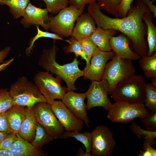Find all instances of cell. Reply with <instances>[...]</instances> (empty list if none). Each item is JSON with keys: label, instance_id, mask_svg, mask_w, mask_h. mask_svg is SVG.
Segmentation results:
<instances>
[{"label": "cell", "instance_id": "bcb514c9", "mask_svg": "<svg viewBox=\"0 0 156 156\" xmlns=\"http://www.w3.org/2000/svg\"><path fill=\"white\" fill-rule=\"evenodd\" d=\"M10 133L0 131V142L5 138Z\"/></svg>", "mask_w": 156, "mask_h": 156}, {"label": "cell", "instance_id": "7dc6e473", "mask_svg": "<svg viewBox=\"0 0 156 156\" xmlns=\"http://www.w3.org/2000/svg\"><path fill=\"white\" fill-rule=\"evenodd\" d=\"M151 80V83L154 86L156 87V77L150 79Z\"/></svg>", "mask_w": 156, "mask_h": 156}, {"label": "cell", "instance_id": "44dd1931", "mask_svg": "<svg viewBox=\"0 0 156 156\" xmlns=\"http://www.w3.org/2000/svg\"><path fill=\"white\" fill-rule=\"evenodd\" d=\"M117 33V31L114 29H105L97 27L90 38L99 50L110 51H112L109 45L110 40Z\"/></svg>", "mask_w": 156, "mask_h": 156}, {"label": "cell", "instance_id": "f1b7e54d", "mask_svg": "<svg viewBox=\"0 0 156 156\" xmlns=\"http://www.w3.org/2000/svg\"><path fill=\"white\" fill-rule=\"evenodd\" d=\"M144 105L151 110L156 109V87L151 83L145 85V99Z\"/></svg>", "mask_w": 156, "mask_h": 156}, {"label": "cell", "instance_id": "4dcf8cb0", "mask_svg": "<svg viewBox=\"0 0 156 156\" xmlns=\"http://www.w3.org/2000/svg\"><path fill=\"white\" fill-rule=\"evenodd\" d=\"M37 33L36 35L33 38L31 41L29 47L25 50L26 55H29L31 53L33 48L35 42L40 38L44 37L53 39L54 40H60L69 43V40H64L58 35L54 33H50L47 31H43L40 30L38 26H36Z\"/></svg>", "mask_w": 156, "mask_h": 156}, {"label": "cell", "instance_id": "ba28073f", "mask_svg": "<svg viewBox=\"0 0 156 156\" xmlns=\"http://www.w3.org/2000/svg\"><path fill=\"white\" fill-rule=\"evenodd\" d=\"M60 77H54L47 71H40L35 75L34 83L44 96L47 102L51 105L55 99H62L68 91L67 87L62 86Z\"/></svg>", "mask_w": 156, "mask_h": 156}, {"label": "cell", "instance_id": "8d00e7d4", "mask_svg": "<svg viewBox=\"0 0 156 156\" xmlns=\"http://www.w3.org/2000/svg\"><path fill=\"white\" fill-rule=\"evenodd\" d=\"M16 133L12 132L0 142V149L9 148L17 138Z\"/></svg>", "mask_w": 156, "mask_h": 156}, {"label": "cell", "instance_id": "f35d334b", "mask_svg": "<svg viewBox=\"0 0 156 156\" xmlns=\"http://www.w3.org/2000/svg\"><path fill=\"white\" fill-rule=\"evenodd\" d=\"M0 131L11 133L4 113H0Z\"/></svg>", "mask_w": 156, "mask_h": 156}, {"label": "cell", "instance_id": "1f68e13d", "mask_svg": "<svg viewBox=\"0 0 156 156\" xmlns=\"http://www.w3.org/2000/svg\"><path fill=\"white\" fill-rule=\"evenodd\" d=\"M121 0H97V3L101 9L118 18L117 8Z\"/></svg>", "mask_w": 156, "mask_h": 156}, {"label": "cell", "instance_id": "9c48e42d", "mask_svg": "<svg viewBox=\"0 0 156 156\" xmlns=\"http://www.w3.org/2000/svg\"><path fill=\"white\" fill-rule=\"evenodd\" d=\"M37 122L53 139L61 138L64 129L53 112L50 104L40 102L33 106Z\"/></svg>", "mask_w": 156, "mask_h": 156}, {"label": "cell", "instance_id": "d6a6232c", "mask_svg": "<svg viewBox=\"0 0 156 156\" xmlns=\"http://www.w3.org/2000/svg\"><path fill=\"white\" fill-rule=\"evenodd\" d=\"M14 105L7 88H0V113H4Z\"/></svg>", "mask_w": 156, "mask_h": 156}, {"label": "cell", "instance_id": "6da1fadb", "mask_svg": "<svg viewBox=\"0 0 156 156\" xmlns=\"http://www.w3.org/2000/svg\"><path fill=\"white\" fill-rule=\"evenodd\" d=\"M87 9L97 27L121 32L129 39L133 51L140 57L147 55L148 48L145 38L147 27L142 17L144 13L151 12L141 0H136L135 5H131L127 16L122 18H112L105 15L96 2L88 4Z\"/></svg>", "mask_w": 156, "mask_h": 156}, {"label": "cell", "instance_id": "8fae6325", "mask_svg": "<svg viewBox=\"0 0 156 156\" xmlns=\"http://www.w3.org/2000/svg\"><path fill=\"white\" fill-rule=\"evenodd\" d=\"M85 93L87 99V110L97 107H102L107 111L110 108L112 104L108 97L106 86L104 81H92Z\"/></svg>", "mask_w": 156, "mask_h": 156}, {"label": "cell", "instance_id": "4316f807", "mask_svg": "<svg viewBox=\"0 0 156 156\" xmlns=\"http://www.w3.org/2000/svg\"><path fill=\"white\" fill-rule=\"evenodd\" d=\"M132 132L141 139H144L151 143L152 145H155L156 141L155 140L156 137V131H151L144 130L135 122H132L130 126Z\"/></svg>", "mask_w": 156, "mask_h": 156}, {"label": "cell", "instance_id": "8992f818", "mask_svg": "<svg viewBox=\"0 0 156 156\" xmlns=\"http://www.w3.org/2000/svg\"><path fill=\"white\" fill-rule=\"evenodd\" d=\"M107 116L113 122L127 123L136 118H143L148 113L144 103L123 101L115 102Z\"/></svg>", "mask_w": 156, "mask_h": 156}, {"label": "cell", "instance_id": "c3c4849f", "mask_svg": "<svg viewBox=\"0 0 156 156\" xmlns=\"http://www.w3.org/2000/svg\"><path fill=\"white\" fill-rule=\"evenodd\" d=\"M151 0L153 2V1H155L156 0Z\"/></svg>", "mask_w": 156, "mask_h": 156}, {"label": "cell", "instance_id": "ffe728a7", "mask_svg": "<svg viewBox=\"0 0 156 156\" xmlns=\"http://www.w3.org/2000/svg\"><path fill=\"white\" fill-rule=\"evenodd\" d=\"M26 107L13 105L4 113L11 133H18L25 117Z\"/></svg>", "mask_w": 156, "mask_h": 156}, {"label": "cell", "instance_id": "30bf717a", "mask_svg": "<svg viewBox=\"0 0 156 156\" xmlns=\"http://www.w3.org/2000/svg\"><path fill=\"white\" fill-rule=\"evenodd\" d=\"M91 133V156L111 155L116 143L109 129L105 126H99Z\"/></svg>", "mask_w": 156, "mask_h": 156}, {"label": "cell", "instance_id": "d590c367", "mask_svg": "<svg viewBox=\"0 0 156 156\" xmlns=\"http://www.w3.org/2000/svg\"><path fill=\"white\" fill-rule=\"evenodd\" d=\"M133 0H121L117 8L118 18L126 16L131 8V4Z\"/></svg>", "mask_w": 156, "mask_h": 156}, {"label": "cell", "instance_id": "4fadbf2b", "mask_svg": "<svg viewBox=\"0 0 156 156\" xmlns=\"http://www.w3.org/2000/svg\"><path fill=\"white\" fill-rule=\"evenodd\" d=\"M114 55L113 51H97L92 57L89 66L84 69L83 79L92 81L101 80L107 63Z\"/></svg>", "mask_w": 156, "mask_h": 156}, {"label": "cell", "instance_id": "b9f144b4", "mask_svg": "<svg viewBox=\"0 0 156 156\" xmlns=\"http://www.w3.org/2000/svg\"><path fill=\"white\" fill-rule=\"evenodd\" d=\"M10 50V47H7L0 51V64L4 62V60L7 56Z\"/></svg>", "mask_w": 156, "mask_h": 156}, {"label": "cell", "instance_id": "3957f363", "mask_svg": "<svg viewBox=\"0 0 156 156\" xmlns=\"http://www.w3.org/2000/svg\"><path fill=\"white\" fill-rule=\"evenodd\" d=\"M135 72L132 60L115 54L107 63L101 79L106 84L108 94L112 95L117 85L134 75Z\"/></svg>", "mask_w": 156, "mask_h": 156}, {"label": "cell", "instance_id": "60d3db41", "mask_svg": "<svg viewBox=\"0 0 156 156\" xmlns=\"http://www.w3.org/2000/svg\"><path fill=\"white\" fill-rule=\"evenodd\" d=\"M147 6L151 12L153 13V16L156 17V6L153 4L151 0H141Z\"/></svg>", "mask_w": 156, "mask_h": 156}, {"label": "cell", "instance_id": "484cf974", "mask_svg": "<svg viewBox=\"0 0 156 156\" xmlns=\"http://www.w3.org/2000/svg\"><path fill=\"white\" fill-rule=\"evenodd\" d=\"M53 139L44 129L37 122L35 136L34 140L31 142V144L37 148H40Z\"/></svg>", "mask_w": 156, "mask_h": 156}, {"label": "cell", "instance_id": "83f0119b", "mask_svg": "<svg viewBox=\"0 0 156 156\" xmlns=\"http://www.w3.org/2000/svg\"><path fill=\"white\" fill-rule=\"evenodd\" d=\"M69 40L70 41L69 44L63 48L64 53L66 54L73 53L75 57L80 56L82 59L85 60L87 64V60L79 41L73 37Z\"/></svg>", "mask_w": 156, "mask_h": 156}, {"label": "cell", "instance_id": "ac0fdd59", "mask_svg": "<svg viewBox=\"0 0 156 156\" xmlns=\"http://www.w3.org/2000/svg\"><path fill=\"white\" fill-rule=\"evenodd\" d=\"M17 138L10 148L12 156H43L47 154L40 148L34 146L16 133Z\"/></svg>", "mask_w": 156, "mask_h": 156}, {"label": "cell", "instance_id": "d4e9b609", "mask_svg": "<svg viewBox=\"0 0 156 156\" xmlns=\"http://www.w3.org/2000/svg\"><path fill=\"white\" fill-rule=\"evenodd\" d=\"M73 137L83 144L85 147L86 153L91 155L92 149V135L89 131L80 133L77 131L64 132L60 138H66Z\"/></svg>", "mask_w": 156, "mask_h": 156}, {"label": "cell", "instance_id": "e575fe53", "mask_svg": "<svg viewBox=\"0 0 156 156\" xmlns=\"http://www.w3.org/2000/svg\"><path fill=\"white\" fill-rule=\"evenodd\" d=\"M141 121L146 130L151 131H156V109L151 110Z\"/></svg>", "mask_w": 156, "mask_h": 156}, {"label": "cell", "instance_id": "74e56055", "mask_svg": "<svg viewBox=\"0 0 156 156\" xmlns=\"http://www.w3.org/2000/svg\"><path fill=\"white\" fill-rule=\"evenodd\" d=\"M97 0H69V5L77 9L85 8L87 4L96 2Z\"/></svg>", "mask_w": 156, "mask_h": 156}, {"label": "cell", "instance_id": "ee69618b", "mask_svg": "<svg viewBox=\"0 0 156 156\" xmlns=\"http://www.w3.org/2000/svg\"><path fill=\"white\" fill-rule=\"evenodd\" d=\"M0 156H12L10 148L0 149Z\"/></svg>", "mask_w": 156, "mask_h": 156}, {"label": "cell", "instance_id": "603a6c76", "mask_svg": "<svg viewBox=\"0 0 156 156\" xmlns=\"http://www.w3.org/2000/svg\"><path fill=\"white\" fill-rule=\"evenodd\" d=\"M138 60L139 66L146 78L156 77V52L150 56L140 57Z\"/></svg>", "mask_w": 156, "mask_h": 156}, {"label": "cell", "instance_id": "2e32d148", "mask_svg": "<svg viewBox=\"0 0 156 156\" xmlns=\"http://www.w3.org/2000/svg\"><path fill=\"white\" fill-rule=\"evenodd\" d=\"M110 47L115 54L121 58L131 60H138L140 56L133 51L130 47V42L123 34L113 36L109 40Z\"/></svg>", "mask_w": 156, "mask_h": 156}, {"label": "cell", "instance_id": "e0dca14e", "mask_svg": "<svg viewBox=\"0 0 156 156\" xmlns=\"http://www.w3.org/2000/svg\"><path fill=\"white\" fill-rule=\"evenodd\" d=\"M76 21L71 36L78 40L90 37L97 28L93 18L88 12L82 13Z\"/></svg>", "mask_w": 156, "mask_h": 156}, {"label": "cell", "instance_id": "5b68a950", "mask_svg": "<svg viewBox=\"0 0 156 156\" xmlns=\"http://www.w3.org/2000/svg\"><path fill=\"white\" fill-rule=\"evenodd\" d=\"M146 83L143 75L134 74L119 82L111 96L115 102L144 103Z\"/></svg>", "mask_w": 156, "mask_h": 156}, {"label": "cell", "instance_id": "836d02e7", "mask_svg": "<svg viewBox=\"0 0 156 156\" xmlns=\"http://www.w3.org/2000/svg\"><path fill=\"white\" fill-rule=\"evenodd\" d=\"M46 4L49 12L53 14L58 13L69 5V0H42Z\"/></svg>", "mask_w": 156, "mask_h": 156}, {"label": "cell", "instance_id": "ab89813d", "mask_svg": "<svg viewBox=\"0 0 156 156\" xmlns=\"http://www.w3.org/2000/svg\"><path fill=\"white\" fill-rule=\"evenodd\" d=\"M142 150H146L149 151L151 153V156H156V150L152 146V145L149 142L144 140L143 141V145Z\"/></svg>", "mask_w": 156, "mask_h": 156}, {"label": "cell", "instance_id": "5bb4252c", "mask_svg": "<svg viewBox=\"0 0 156 156\" xmlns=\"http://www.w3.org/2000/svg\"><path fill=\"white\" fill-rule=\"evenodd\" d=\"M86 98L85 93H77L72 90H68L62 99V101L89 127L90 122L87 112L86 105L84 102Z\"/></svg>", "mask_w": 156, "mask_h": 156}, {"label": "cell", "instance_id": "d6986e66", "mask_svg": "<svg viewBox=\"0 0 156 156\" xmlns=\"http://www.w3.org/2000/svg\"><path fill=\"white\" fill-rule=\"evenodd\" d=\"M37 124L33 106L26 107L25 117L18 133L24 140L31 143L35 136Z\"/></svg>", "mask_w": 156, "mask_h": 156}, {"label": "cell", "instance_id": "277c9868", "mask_svg": "<svg viewBox=\"0 0 156 156\" xmlns=\"http://www.w3.org/2000/svg\"><path fill=\"white\" fill-rule=\"evenodd\" d=\"M9 91L14 105L31 107L38 103L47 102L35 83L25 76L12 83Z\"/></svg>", "mask_w": 156, "mask_h": 156}, {"label": "cell", "instance_id": "7c38bea8", "mask_svg": "<svg viewBox=\"0 0 156 156\" xmlns=\"http://www.w3.org/2000/svg\"><path fill=\"white\" fill-rule=\"evenodd\" d=\"M52 110L66 131H81L84 122L61 101L54 100L51 105Z\"/></svg>", "mask_w": 156, "mask_h": 156}, {"label": "cell", "instance_id": "f6af8a7d", "mask_svg": "<svg viewBox=\"0 0 156 156\" xmlns=\"http://www.w3.org/2000/svg\"><path fill=\"white\" fill-rule=\"evenodd\" d=\"M77 156H91L90 154H89L86 153L83 149L80 148L78 149L77 153Z\"/></svg>", "mask_w": 156, "mask_h": 156}, {"label": "cell", "instance_id": "52a82bcc", "mask_svg": "<svg viewBox=\"0 0 156 156\" xmlns=\"http://www.w3.org/2000/svg\"><path fill=\"white\" fill-rule=\"evenodd\" d=\"M84 8L77 9L69 5L60 10L56 15L49 16L47 23L49 29L61 37L71 36L75 23Z\"/></svg>", "mask_w": 156, "mask_h": 156}, {"label": "cell", "instance_id": "7bdbcfd3", "mask_svg": "<svg viewBox=\"0 0 156 156\" xmlns=\"http://www.w3.org/2000/svg\"><path fill=\"white\" fill-rule=\"evenodd\" d=\"M14 58H12L0 64V72L8 67L14 61Z\"/></svg>", "mask_w": 156, "mask_h": 156}, {"label": "cell", "instance_id": "7a4b0ae2", "mask_svg": "<svg viewBox=\"0 0 156 156\" xmlns=\"http://www.w3.org/2000/svg\"><path fill=\"white\" fill-rule=\"evenodd\" d=\"M58 50L55 40H54L51 48L43 50L39 64L46 71L51 72L64 81L68 91H74L77 89L75 85V82L79 77L83 76L84 71L79 68V61L76 57L71 63L62 65L58 64L55 60Z\"/></svg>", "mask_w": 156, "mask_h": 156}, {"label": "cell", "instance_id": "9a60e30c", "mask_svg": "<svg viewBox=\"0 0 156 156\" xmlns=\"http://www.w3.org/2000/svg\"><path fill=\"white\" fill-rule=\"evenodd\" d=\"M49 11L47 8L42 9L36 7L29 2L21 23L25 27L31 25H40L45 30H49L47 23L44 21L48 20Z\"/></svg>", "mask_w": 156, "mask_h": 156}, {"label": "cell", "instance_id": "cb8c5ba5", "mask_svg": "<svg viewBox=\"0 0 156 156\" xmlns=\"http://www.w3.org/2000/svg\"><path fill=\"white\" fill-rule=\"evenodd\" d=\"M30 0H0V4L6 5L10 8V12L15 18L24 16Z\"/></svg>", "mask_w": 156, "mask_h": 156}, {"label": "cell", "instance_id": "7402d4cb", "mask_svg": "<svg viewBox=\"0 0 156 156\" xmlns=\"http://www.w3.org/2000/svg\"><path fill=\"white\" fill-rule=\"evenodd\" d=\"M142 19L147 27L148 48L147 56H150L156 51V28L153 22L152 14L151 12L144 13Z\"/></svg>", "mask_w": 156, "mask_h": 156}, {"label": "cell", "instance_id": "f546056e", "mask_svg": "<svg viewBox=\"0 0 156 156\" xmlns=\"http://www.w3.org/2000/svg\"><path fill=\"white\" fill-rule=\"evenodd\" d=\"M78 40L80 42L87 60V63L84 69H85L89 66L92 56L99 49L90 37L85 38Z\"/></svg>", "mask_w": 156, "mask_h": 156}]
</instances>
